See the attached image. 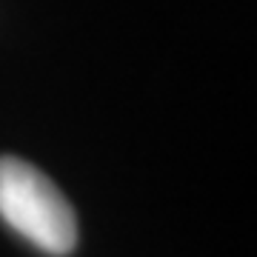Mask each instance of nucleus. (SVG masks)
I'll list each match as a JSON object with an SVG mask.
<instances>
[{"mask_svg":"<svg viewBox=\"0 0 257 257\" xmlns=\"http://www.w3.org/2000/svg\"><path fill=\"white\" fill-rule=\"evenodd\" d=\"M0 220L52 257L77 243V220L63 192L20 157H0Z\"/></svg>","mask_w":257,"mask_h":257,"instance_id":"1","label":"nucleus"}]
</instances>
